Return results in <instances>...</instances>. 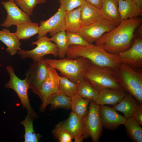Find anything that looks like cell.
I'll use <instances>...</instances> for the list:
<instances>
[{"instance_id": "cell-1", "label": "cell", "mask_w": 142, "mask_h": 142, "mask_svg": "<svg viewBox=\"0 0 142 142\" xmlns=\"http://www.w3.org/2000/svg\"><path fill=\"white\" fill-rule=\"evenodd\" d=\"M141 23V19L138 17L122 21L113 29L104 34L95 45L110 53L123 52L132 45L135 31Z\"/></svg>"}, {"instance_id": "cell-2", "label": "cell", "mask_w": 142, "mask_h": 142, "mask_svg": "<svg viewBox=\"0 0 142 142\" xmlns=\"http://www.w3.org/2000/svg\"><path fill=\"white\" fill-rule=\"evenodd\" d=\"M66 55L72 59L79 57L86 58L98 67L115 72L118 70L120 64L117 54L108 53L101 46L95 45H70L68 47Z\"/></svg>"}, {"instance_id": "cell-3", "label": "cell", "mask_w": 142, "mask_h": 142, "mask_svg": "<svg viewBox=\"0 0 142 142\" xmlns=\"http://www.w3.org/2000/svg\"><path fill=\"white\" fill-rule=\"evenodd\" d=\"M45 59L48 64L76 85L84 79V74L91 63L89 59L82 57L74 59L64 58L58 60Z\"/></svg>"}, {"instance_id": "cell-4", "label": "cell", "mask_w": 142, "mask_h": 142, "mask_svg": "<svg viewBox=\"0 0 142 142\" xmlns=\"http://www.w3.org/2000/svg\"><path fill=\"white\" fill-rule=\"evenodd\" d=\"M122 88L142 104V72L128 65L120 63L115 72Z\"/></svg>"}, {"instance_id": "cell-5", "label": "cell", "mask_w": 142, "mask_h": 142, "mask_svg": "<svg viewBox=\"0 0 142 142\" xmlns=\"http://www.w3.org/2000/svg\"><path fill=\"white\" fill-rule=\"evenodd\" d=\"M83 75L84 79L98 91L106 88L122 89L115 72L98 67L92 63Z\"/></svg>"}, {"instance_id": "cell-6", "label": "cell", "mask_w": 142, "mask_h": 142, "mask_svg": "<svg viewBox=\"0 0 142 142\" xmlns=\"http://www.w3.org/2000/svg\"><path fill=\"white\" fill-rule=\"evenodd\" d=\"M6 69L9 74L10 78L9 80L5 83V87L11 89L16 93L23 108L27 110V116L33 119L37 118L38 115L30 104L28 94V90L29 89L25 79L22 80L19 78L15 74L13 68L11 66H7Z\"/></svg>"}, {"instance_id": "cell-7", "label": "cell", "mask_w": 142, "mask_h": 142, "mask_svg": "<svg viewBox=\"0 0 142 142\" xmlns=\"http://www.w3.org/2000/svg\"><path fill=\"white\" fill-rule=\"evenodd\" d=\"M87 114L84 118V139L91 138L93 142H97L102 134L103 126L99 112V105L91 100L89 104Z\"/></svg>"}, {"instance_id": "cell-8", "label": "cell", "mask_w": 142, "mask_h": 142, "mask_svg": "<svg viewBox=\"0 0 142 142\" xmlns=\"http://www.w3.org/2000/svg\"><path fill=\"white\" fill-rule=\"evenodd\" d=\"M37 39L31 44L32 45H37L34 49L30 50L21 49L18 51L17 53L21 58L24 59L29 58L34 61L48 54H52L55 57L58 56V49L57 45L47 36L41 37Z\"/></svg>"}, {"instance_id": "cell-9", "label": "cell", "mask_w": 142, "mask_h": 142, "mask_svg": "<svg viewBox=\"0 0 142 142\" xmlns=\"http://www.w3.org/2000/svg\"><path fill=\"white\" fill-rule=\"evenodd\" d=\"M117 26L110 20L103 17L93 24L82 26L78 33L87 42L93 44L104 34L110 31Z\"/></svg>"}, {"instance_id": "cell-10", "label": "cell", "mask_w": 142, "mask_h": 142, "mask_svg": "<svg viewBox=\"0 0 142 142\" xmlns=\"http://www.w3.org/2000/svg\"><path fill=\"white\" fill-rule=\"evenodd\" d=\"M45 58L44 57L33 61L25 73V79L32 91L39 87L47 76L49 64Z\"/></svg>"}, {"instance_id": "cell-11", "label": "cell", "mask_w": 142, "mask_h": 142, "mask_svg": "<svg viewBox=\"0 0 142 142\" xmlns=\"http://www.w3.org/2000/svg\"><path fill=\"white\" fill-rule=\"evenodd\" d=\"M66 11L60 6L58 11L48 19L40 22L38 39L47 36V33L52 37L56 33L65 31V17Z\"/></svg>"}, {"instance_id": "cell-12", "label": "cell", "mask_w": 142, "mask_h": 142, "mask_svg": "<svg viewBox=\"0 0 142 142\" xmlns=\"http://www.w3.org/2000/svg\"><path fill=\"white\" fill-rule=\"evenodd\" d=\"M60 75L54 67L49 64L47 76L42 84L32 92L38 95L44 104L47 99L50 95L58 92Z\"/></svg>"}, {"instance_id": "cell-13", "label": "cell", "mask_w": 142, "mask_h": 142, "mask_svg": "<svg viewBox=\"0 0 142 142\" xmlns=\"http://www.w3.org/2000/svg\"><path fill=\"white\" fill-rule=\"evenodd\" d=\"M2 4L6 11L7 15L1 26L8 28L12 25L32 22L30 16L20 9L14 1L2 2Z\"/></svg>"}, {"instance_id": "cell-14", "label": "cell", "mask_w": 142, "mask_h": 142, "mask_svg": "<svg viewBox=\"0 0 142 142\" xmlns=\"http://www.w3.org/2000/svg\"><path fill=\"white\" fill-rule=\"evenodd\" d=\"M120 63L129 65L135 69L142 67V39H135L131 46L126 50L117 54Z\"/></svg>"}, {"instance_id": "cell-15", "label": "cell", "mask_w": 142, "mask_h": 142, "mask_svg": "<svg viewBox=\"0 0 142 142\" xmlns=\"http://www.w3.org/2000/svg\"><path fill=\"white\" fill-rule=\"evenodd\" d=\"M58 124L72 136L74 142H82L84 139V118L71 112L67 119L59 122Z\"/></svg>"}, {"instance_id": "cell-16", "label": "cell", "mask_w": 142, "mask_h": 142, "mask_svg": "<svg viewBox=\"0 0 142 142\" xmlns=\"http://www.w3.org/2000/svg\"><path fill=\"white\" fill-rule=\"evenodd\" d=\"M99 112L103 127L109 130H114L120 125H124L126 120L115 109L105 105H99Z\"/></svg>"}, {"instance_id": "cell-17", "label": "cell", "mask_w": 142, "mask_h": 142, "mask_svg": "<svg viewBox=\"0 0 142 142\" xmlns=\"http://www.w3.org/2000/svg\"><path fill=\"white\" fill-rule=\"evenodd\" d=\"M127 93L123 89H104L98 91L95 102L98 105H114L120 102Z\"/></svg>"}, {"instance_id": "cell-18", "label": "cell", "mask_w": 142, "mask_h": 142, "mask_svg": "<svg viewBox=\"0 0 142 142\" xmlns=\"http://www.w3.org/2000/svg\"><path fill=\"white\" fill-rule=\"evenodd\" d=\"M112 107L122 113L126 119L132 117L137 111L142 108V104H140L132 95L127 93L120 102Z\"/></svg>"}, {"instance_id": "cell-19", "label": "cell", "mask_w": 142, "mask_h": 142, "mask_svg": "<svg viewBox=\"0 0 142 142\" xmlns=\"http://www.w3.org/2000/svg\"><path fill=\"white\" fill-rule=\"evenodd\" d=\"M70 97H69L59 90L49 96L44 104L40 107L42 111H44L47 105L50 104L52 110L62 108L68 109H70Z\"/></svg>"}, {"instance_id": "cell-20", "label": "cell", "mask_w": 142, "mask_h": 142, "mask_svg": "<svg viewBox=\"0 0 142 142\" xmlns=\"http://www.w3.org/2000/svg\"><path fill=\"white\" fill-rule=\"evenodd\" d=\"M80 7L81 19L83 26L93 24L103 17L100 9L85 0Z\"/></svg>"}, {"instance_id": "cell-21", "label": "cell", "mask_w": 142, "mask_h": 142, "mask_svg": "<svg viewBox=\"0 0 142 142\" xmlns=\"http://www.w3.org/2000/svg\"><path fill=\"white\" fill-rule=\"evenodd\" d=\"M118 9L121 22L129 19L136 18L142 15V10L134 1L118 0Z\"/></svg>"}, {"instance_id": "cell-22", "label": "cell", "mask_w": 142, "mask_h": 142, "mask_svg": "<svg viewBox=\"0 0 142 142\" xmlns=\"http://www.w3.org/2000/svg\"><path fill=\"white\" fill-rule=\"evenodd\" d=\"M103 17L117 26L121 22L118 9V0H103L100 9Z\"/></svg>"}, {"instance_id": "cell-23", "label": "cell", "mask_w": 142, "mask_h": 142, "mask_svg": "<svg viewBox=\"0 0 142 142\" xmlns=\"http://www.w3.org/2000/svg\"><path fill=\"white\" fill-rule=\"evenodd\" d=\"M14 33L11 32L9 29L4 28L0 31V41L7 47V52L11 56L16 54L21 49V43Z\"/></svg>"}, {"instance_id": "cell-24", "label": "cell", "mask_w": 142, "mask_h": 142, "mask_svg": "<svg viewBox=\"0 0 142 142\" xmlns=\"http://www.w3.org/2000/svg\"><path fill=\"white\" fill-rule=\"evenodd\" d=\"M81 7L66 12L65 17V31L73 33H78L82 25L80 17Z\"/></svg>"}, {"instance_id": "cell-25", "label": "cell", "mask_w": 142, "mask_h": 142, "mask_svg": "<svg viewBox=\"0 0 142 142\" xmlns=\"http://www.w3.org/2000/svg\"><path fill=\"white\" fill-rule=\"evenodd\" d=\"M16 26V31L14 33L19 40L28 39L38 33L39 26L37 23L32 22Z\"/></svg>"}, {"instance_id": "cell-26", "label": "cell", "mask_w": 142, "mask_h": 142, "mask_svg": "<svg viewBox=\"0 0 142 142\" xmlns=\"http://www.w3.org/2000/svg\"><path fill=\"white\" fill-rule=\"evenodd\" d=\"M71 112L84 118L88 112V106L91 100L84 98L77 93L70 97Z\"/></svg>"}, {"instance_id": "cell-27", "label": "cell", "mask_w": 142, "mask_h": 142, "mask_svg": "<svg viewBox=\"0 0 142 142\" xmlns=\"http://www.w3.org/2000/svg\"><path fill=\"white\" fill-rule=\"evenodd\" d=\"M129 137L135 142H142V128L132 117L126 119L124 124Z\"/></svg>"}, {"instance_id": "cell-28", "label": "cell", "mask_w": 142, "mask_h": 142, "mask_svg": "<svg viewBox=\"0 0 142 142\" xmlns=\"http://www.w3.org/2000/svg\"><path fill=\"white\" fill-rule=\"evenodd\" d=\"M49 38L57 46L58 56L60 59L64 58L66 55L69 47L66 31L64 30L60 31Z\"/></svg>"}, {"instance_id": "cell-29", "label": "cell", "mask_w": 142, "mask_h": 142, "mask_svg": "<svg viewBox=\"0 0 142 142\" xmlns=\"http://www.w3.org/2000/svg\"><path fill=\"white\" fill-rule=\"evenodd\" d=\"M77 85V93L81 97L96 102L98 91L93 88L85 79Z\"/></svg>"}, {"instance_id": "cell-30", "label": "cell", "mask_w": 142, "mask_h": 142, "mask_svg": "<svg viewBox=\"0 0 142 142\" xmlns=\"http://www.w3.org/2000/svg\"><path fill=\"white\" fill-rule=\"evenodd\" d=\"M33 119L27 115L20 123L24 126L25 133L24 137V142H38L42 136L36 133L33 126Z\"/></svg>"}, {"instance_id": "cell-31", "label": "cell", "mask_w": 142, "mask_h": 142, "mask_svg": "<svg viewBox=\"0 0 142 142\" xmlns=\"http://www.w3.org/2000/svg\"><path fill=\"white\" fill-rule=\"evenodd\" d=\"M60 76L58 90L65 95L71 97L77 93V85L74 84L65 76Z\"/></svg>"}, {"instance_id": "cell-32", "label": "cell", "mask_w": 142, "mask_h": 142, "mask_svg": "<svg viewBox=\"0 0 142 142\" xmlns=\"http://www.w3.org/2000/svg\"><path fill=\"white\" fill-rule=\"evenodd\" d=\"M16 4L29 16L33 15V11L37 4L44 3L46 0H14Z\"/></svg>"}, {"instance_id": "cell-33", "label": "cell", "mask_w": 142, "mask_h": 142, "mask_svg": "<svg viewBox=\"0 0 142 142\" xmlns=\"http://www.w3.org/2000/svg\"><path fill=\"white\" fill-rule=\"evenodd\" d=\"M53 137L60 142H71L73 139L65 130L57 124L52 131Z\"/></svg>"}, {"instance_id": "cell-34", "label": "cell", "mask_w": 142, "mask_h": 142, "mask_svg": "<svg viewBox=\"0 0 142 142\" xmlns=\"http://www.w3.org/2000/svg\"><path fill=\"white\" fill-rule=\"evenodd\" d=\"M68 45L69 47L72 45L89 46L92 45L87 42L78 33L66 32Z\"/></svg>"}, {"instance_id": "cell-35", "label": "cell", "mask_w": 142, "mask_h": 142, "mask_svg": "<svg viewBox=\"0 0 142 142\" xmlns=\"http://www.w3.org/2000/svg\"><path fill=\"white\" fill-rule=\"evenodd\" d=\"M85 0H59L61 6L66 11H69L81 6Z\"/></svg>"}, {"instance_id": "cell-36", "label": "cell", "mask_w": 142, "mask_h": 142, "mask_svg": "<svg viewBox=\"0 0 142 142\" xmlns=\"http://www.w3.org/2000/svg\"><path fill=\"white\" fill-rule=\"evenodd\" d=\"M140 125H142V108L137 111L132 117Z\"/></svg>"}, {"instance_id": "cell-37", "label": "cell", "mask_w": 142, "mask_h": 142, "mask_svg": "<svg viewBox=\"0 0 142 142\" xmlns=\"http://www.w3.org/2000/svg\"><path fill=\"white\" fill-rule=\"evenodd\" d=\"M88 3L100 9L101 8L103 0H85Z\"/></svg>"}, {"instance_id": "cell-38", "label": "cell", "mask_w": 142, "mask_h": 142, "mask_svg": "<svg viewBox=\"0 0 142 142\" xmlns=\"http://www.w3.org/2000/svg\"><path fill=\"white\" fill-rule=\"evenodd\" d=\"M134 2L140 9L142 8V0H134Z\"/></svg>"}, {"instance_id": "cell-39", "label": "cell", "mask_w": 142, "mask_h": 142, "mask_svg": "<svg viewBox=\"0 0 142 142\" xmlns=\"http://www.w3.org/2000/svg\"><path fill=\"white\" fill-rule=\"evenodd\" d=\"M9 1H14V0H8Z\"/></svg>"}, {"instance_id": "cell-40", "label": "cell", "mask_w": 142, "mask_h": 142, "mask_svg": "<svg viewBox=\"0 0 142 142\" xmlns=\"http://www.w3.org/2000/svg\"><path fill=\"white\" fill-rule=\"evenodd\" d=\"M129 0L132 1H134V0Z\"/></svg>"}]
</instances>
